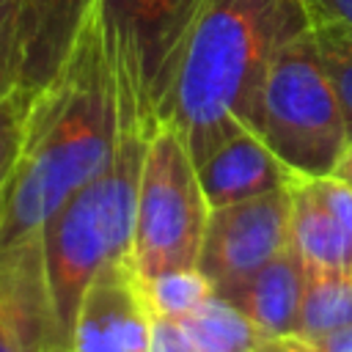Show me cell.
<instances>
[{
  "label": "cell",
  "mask_w": 352,
  "mask_h": 352,
  "mask_svg": "<svg viewBox=\"0 0 352 352\" xmlns=\"http://www.w3.org/2000/svg\"><path fill=\"white\" fill-rule=\"evenodd\" d=\"M118 132L116 80L94 8L58 77L33 94L22 148L0 190V250L41 234L110 165Z\"/></svg>",
  "instance_id": "obj_1"
},
{
  "label": "cell",
  "mask_w": 352,
  "mask_h": 352,
  "mask_svg": "<svg viewBox=\"0 0 352 352\" xmlns=\"http://www.w3.org/2000/svg\"><path fill=\"white\" fill-rule=\"evenodd\" d=\"M305 0H206L168 99L165 118L198 165L248 126L275 55L311 30Z\"/></svg>",
  "instance_id": "obj_2"
},
{
  "label": "cell",
  "mask_w": 352,
  "mask_h": 352,
  "mask_svg": "<svg viewBox=\"0 0 352 352\" xmlns=\"http://www.w3.org/2000/svg\"><path fill=\"white\" fill-rule=\"evenodd\" d=\"M148 135L121 126L110 165L74 192L41 228L52 308V352H72L82 294L102 264L132 256L138 182Z\"/></svg>",
  "instance_id": "obj_3"
},
{
  "label": "cell",
  "mask_w": 352,
  "mask_h": 352,
  "mask_svg": "<svg viewBox=\"0 0 352 352\" xmlns=\"http://www.w3.org/2000/svg\"><path fill=\"white\" fill-rule=\"evenodd\" d=\"M250 129L300 179L333 176L349 140L314 30L289 41L270 63Z\"/></svg>",
  "instance_id": "obj_4"
},
{
  "label": "cell",
  "mask_w": 352,
  "mask_h": 352,
  "mask_svg": "<svg viewBox=\"0 0 352 352\" xmlns=\"http://www.w3.org/2000/svg\"><path fill=\"white\" fill-rule=\"evenodd\" d=\"M206 0H96L118 124L146 135L165 118L190 30Z\"/></svg>",
  "instance_id": "obj_5"
},
{
  "label": "cell",
  "mask_w": 352,
  "mask_h": 352,
  "mask_svg": "<svg viewBox=\"0 0 352 352\" xmlns=\"http://www.w3.org/2000/svg\"><path fill=\"white\" fill-rule=\"evenodd\" d=\"M206 217L209 204L190 148L173 124L160 121L146 143L135 204L132 261L140 278L198 267Z\"/></svg>",
  "instance_id": "obj_6"
},
{
  "label": "cell",
  "mask_w": 352,
  "mask_h": 352,
  "mask_svg": "<svg viewBox=\"0 0 352 352\" xmlns=\"http://www.w3.org/2000/svg\"><path fill=\"white\" fill-rule=\"evenodd\" d=\"M292 245V187L209 209L198 270L214 283L253 275Z\"/></svg>",
  "instance_id": "obj_7"
},
{
  "label": "cell",
  "mask_w": 352,
  "mask_h": 352,
  "mask_svg": "<svg viewBox=\"0 0 352 352\" xmlns=\"http://www.w3.org/2000/svg\"><path fill=\"white\" fill-rule=\"evenodd\" d=\"M151 308L132 261L113 258L88 283L72 336V352H148Z\"/></svg>",
  "instance_id": "obj_8"
},
{
  "label": "cell",
  "mask_w": 352,
  "mask_h": 352,
  "mask_svg": "<svg viewBox=\"0 0 352 352\" xmlns=\"http://www.w3.org/2000/svg\"><path fill=\"white\" fill-rule=\"evenodd\" d=\"M0 352H52L41 234L0 250Z\"/></svg>",
  "instance_id": "obj_9"
},
{
  "label": "cell",
  "mask_w": 352,
  "mask_h": 352,
  "mask_svg": "<svg viewBox=\"0 0 352 352\" xmlns=\"http://www.w3.org/2000/svg\"><path fill=\"white\" fill-rule=\"evenodd\" d=\"M195 168L209 209L239 204L275 190H289L300 182V176L286 168L275 151L248 126L228 135Z\"/></svg>",
  "instance_id": "obj_10"
},
{
  "label": "cell",
  "mask_w": 352,
  "mask_h": 352,
  "mask_svg": "<svg viewBox=\"0 0 352 352\" xmlns=\"http://www.w3.org/2000/svg\"><path fill=\"white\" fill-rule=\"evenodd\" d=\"M14 8L22 52L19 85L36 94L47 88L69 60L96 0H14Z\"/></svg>",
  "instance_id": "obj_11"
},
{
  "label": "cell",
  "mask_w": 352,
  "mask_h": 352,
  "mask_svg": "<svg viewBox=\"0 0 352 352\" xmlns=\"http://www.w3.org/2000/svg\"><path fill=\"white\" fill-rule=\"evenodd\" d=\"M305 275V264L289 245L278 258H272L253 275L214 286V294H220L226 302L239 308L272 336H297Z\"/></svg>",
  "instance_id": "obj_12"
},
{
  "label": "cell",
  "mask_w": 352,
  "mask_h": 352,
  "mask_svg": "<svg viewBox=\"0 0 352 352\" xmlns=\"http://www.w3.org/2000/svg\"><path fill=\"white\" fill-rule=\"evenodd\" d=\"M179 322L195 352H292V336H272L220 294Z\"/></svg>",
  "instance_id": "obj_13"
},
{
  "label": "cell",
  "mask_w": 352,
  "mask_h": 352,
  "mask_svg": "<svg viewBox=\"0 0 352 352\" xmlns=\"http://www.w3.org/2000/svg\"><path fill=\"white\" fill-rule=\"evenodd\" d=\"M292 248L305 272L352 270V236L311 192L305 179L292 187Z\"/></svg>",
  "instance_id": "obj_14"
},
{
  "label": "cell",
  "mask_w": 352,
  "mask_h": 352,
  "mask_svg": "<svg viewBox=\"0 0 352 352\" xmlns=\"http://www.w3.org/2000/svg\"><path fill=\"white\" fill-rule=\"evenodd\" d=\"M352 324V270L308 272L297 336H322Z\"/></svg>",
  "instance_id": "obj_15"
},
{
  "label": "cell",
  "mask_w": 352,
  "mask_h": 352,
  "mask_svg": "<svg viewBox=\"0 0 352 352\" xmlns=\"http://www.w3.org/2000/svg\"><path fill=\"white\" fill-rule=\"evenodd\" d=\"M143 286H146V300L151 314L162 319H176V322L192 314L198 305H204L214 294V283L198 267L160 272L143 280Z\"/></svg>",
  "instance_id": "obj_16"
},
{
  "label": "cell",
  "mask_w": 352,
  "mask_h": 352,
  "mask_svg": "<svg viewBox=\"0 0 352 352\" xmlns=\"http://www.w3.org/2000/svg\"><path fill=\"white\" fill-rule=\"evenodd\" d=\"M311 30L316 38L324 74L341 104V116L346 124V140L352 146V30L344 25H333V22H314Z\"/></svg>",
  "instance_id": "obj_17"
},
{
  "label": "cell",
  "mask_w": 352,
  "mask_h": 352,
  "mask_svg": "<svg viewBox=\"0 0 352 352\" xmlns=\"http://www.w3.org/2000/svg\"><path fill=\"white\" fill-rule=\"evenodd\" d=\"M30 102H33V91L28 88H16L0 102V190L22 148V132H25Z\"/></svg>",
  "instance_id": "obj_18"
},
{
  "label": "cell",
  "mask_w": 352,
  "mask_h": 352,
  "mask_svg": "<svg viewBox=\"0 0 352 352\" xmlns=\"http://www.w3.org/2000/svg\"><path fill=\"white\" fill-rule=\"evenodd\" d=\"M22 80V52L16 36V8L14 0H0V102L14 94Z\"/></svg>",
  "instance_id": "obj_19"
},
{
  "label": "cell",
  "mask_w": 352,
  "mask_h": 352,
  "mask_svg": "<svg viewBox=\"0 0 352 352\" xmlns=\"http://www.w3.org/2000/svg\"><path fill=\"white\" fill-rule=\"evenodd\" d=\"M311 192L324 204V209L344 226V231L352 236V187L341 182L338 176H322V179H305Z\"/></svg>",
  "instance_id": "obj_20"
},
{
  "label": "cell",
  "mask_w": 352,
  "mask_h": 352,
  "mask_svg": "<svg viewBox=\"0 0 352 352\" xmlns=\"http://www.w3.org/2000/svg\"><path fill=\"white\" fill-rule=\"evenodd\" d=\"M148 352H195L182 322L151 314V346Z\"/></svg>",
  "instance_id": "obj_21"
},
{
  "label": "cell",
  "mask_w": 352,
  "mask_h": 352,
  "mask_svg": "<svg viewBox=\"0 0 352 352\" xmlns=\"http://www.w3.org/2000/svg\"><path fill=\"white\" fill-rule=\"evenodd\" d=\"M311 22H333L352 30V0H305Z\"/></svg>",
  "instance_id": "obj_22"
},
{
  "label": "cell",
  "mask_w": 352,
  "mask_h": 352,
  "mask_svg": "<svg viewBox=\"0 0 352 352\" xmlns=\"http://www.w3.org/2000/svg\"><path fill=\"white\" fill-rule=\"evenodd\" d=\"M311 352H352V324H344V327H336L330 333H322V336H300Z\"/></svg>",
  "instance_id": "obj_23"
},
{
  "label": "cell",
  "mask_w": 352,
  "mask_h": 352,
  "mask_svg": "<svg viewBox=\"0 0 352 352\" xmlns=\"http://www.w3.org/2000/svg\"><path fill=\"white\" fill-rule=\"evenodd\" d=\"M333 176H338L341 182H346V184L352 187V146H346V151H344V157L338 160Z\"/></svg>",
  "instance_id": "obj_24"
},
{
  "label": "cell",
  "mask_w": 352,
  "mask_h": 352,
  "mask_svg": "<svg viewBox=\"0 0 352 352\" xmlns=\"http://www.w3.org/2000/svg\"><path fill=\"white\" fill-rule=\"evenodd\" d=\"M292 352H311V346L300 336H292Z\"/></svg>",
  "instance_id": "obj_25"
}]
</instances>
